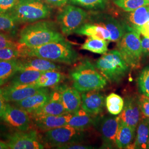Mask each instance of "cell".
I'll list each match as a JSON object with an SVG mask.
<instances>
[{
  "instance_id": "cell-1",
  "label": "cell",
  "mask_w": 149,
  "mask_h": 149,
  "mask_svg": "<svg viewBox=\"0 0 149 149\" xmlns=\"http://www.w3.org/2000/svg\"><path fill=\"white\" fill-rule=\"evenodd\" d=\"M24 57H37L55 63L72 65L79 59V55L72 46L65 40L47 43L36 47L22 46Z\"/></svg>"
},
{
  "instance_id": "cell-2",
  "label": "cell",
  "mask_w": 149,
  "mask_h": 149,
  "mask_svg": "<svg viewBox=\"0 0 149 149\" xmlns=\"http://www.w3.org/2000/svg\"><path fill=\"white\" fill-rule=\"evenodd\" d=\"M64 40V36L53 22L39 21L22 29L18 43L22 47L31 48Z\"/></svg>"
},
{
  "instance_id": "cell-3",
  "label": "cell",
  "mask_w": 149,
  "mask_h": 149,
  "mask_svg": "<svg viewBox=\"0 0 149 149\" xmlns=\"http://www.w3.org/2000/svg\"><path fill=\"white\" fill-rule=\"evenodd\" d=\"M72 86L81 93L100 90L107 85L106 79L90 60L81 61L70 72Z\"/></svg>"
},
{
  "instance_id": "cell-4",
  "label": "cell",
  "mask_w": 149,
  "mask_h": 149,
  "mask_svg": "<svg viewBox=\"0 0 149 149\" xmlns=\"http://www.w3.org/2000/svg\"><path fill=\"white\" fill-rule=\"evenodd\" d=\"M18 23L43 20L52 13V8L43 0H17L8 13Z\"/></svg>"
},
{
  "instance_id": "cell-5",
  "label": "cell",
  "mask_w": 149,
  "mask_h": 149,
  "mask_svg": "<svg viewBox=\"0 0 149 149\" xmlns=\"http://www.w3.org/2000/svg\"><path fill=\"white\" fill-rule=\"evenodd\" d=\"M96 68L107 80L118 83L126 76L129 66L118 50L103 54L96 61Z\"/></svg>"
},
{
  "instance_id": "cell-6",
  "label": "cell",
  "mask_w": 149,
  "mask_h": 149,
  "mask_svg": "<svg viewBox=\"0 0 149 149\" xmlns=\"http://www.w3.org/2000/svg\"><path fill=\"white\" fill-rule=\"evenodd\" d=\"M125 29L124 35L118 42V50L130 68H138L143 55L140 33L129 27Z\"/></svg>"
},
{
  "instance_id": "cell-7",
  "label": "cell",
  "mask_w": 149,
  "mask_h": 149,
  "mask_svg": "<svg viewBox=\"0 0 149 149\" xmlns=\"http://www.w3.org/2000/svg\"><path fill=\"white\" fill-rule=\"evenodd\" d=\"M88 17L85 10L74 6L66 5L59 12L57 22L63 34L69 36L84 24Z\"/></svg>"
},
{
  "instance_id": "cell-8",
  "label": "cell",
  "mask_w": 149,
  "mask_h": 149,
  "mask_svg": "<svg viewBox=\"0 0 149 149\" xmlns=\"http://www.w3.org/2000/svg\"><path fill=\"white\" fill-rule=\"evenodd\" d=\"M84 137V130L66 125L45 132L44 141L49 146L59 149L66 145L79 143Z\"/></svg>"
},
{
  "instance_id": "cell-9",
  "label": "cell",
  "mask_w": 149,
  "mask_h": 149,
  "mask_svg": "<svg viewBox=\"0 0 149 149\" xmlns=\"http://www.w3.org/2000/svg\"><path fill=\"white\" fill-rule=\"evenodd\" d=\"M9 149H42L44 145L36 130L18 131L8 136L7 143Z\"/></svg>"
},
{
  "instance_id": "cell-10",
  "label": "cell",
  "mask_w": 149,
  "mask_h": 149,
  "mask_svg": "<svg viewBox=\"0 0 149 149\" xmlns=\"http://www.w3.org/2000/svg\"><path fill=\"white\" fill-rule=\"evenodd\" d=\"M29 114L21 108L7 103L2 120L18 131H27L29 130L31 124Z\"/></svg>"
},
{
  "instance_id": "cell-11",
  "label": "cell",
  "mask_w": 149,
  "mask_h": 149,
  "mask_svg": "<svg viewBox=\"0 0 149 149\" xmlns=\"http://www.w3.org/2000/svg\"><path fill=\"white\" fill-rule=\"evenodd\" d=\"M120 122L119 116H107L97 119L95 125H98L104 148H112L116 146V137Z\"/></svg>"
},
{
  "instance_id": "cell-12",
  "label": "cell",
  "mask_w": 149,
  "mask_h": 149,
  "mask_svg": "<svg viewBox=\"0 0 149 149\" xmlns=\"http://www.w3.org/2000/svg\"><path fill=\"white\" fill-rule=\"evenodd\" d=\"M91 20L104 27L109 32V41L118 42L125 32L123 24L117 19L106 13L96 14L91 17Z\"/></svg>"
},
{
  "instance_id": "cell-13",
  "label": "cell",
  "mask_w": 149,
  "mask_h": 149,
  "mask_svg": "<svg viewBox=\"0 0 149 149\" xmlns=\"http://www.w3.org/2000/svg\"><path fill=\"white\" fill-rule=\"evenodd\" d=\"M143 116L139 104L138 97H127L122 111L119 115L120 120L129 125L136 128Z\"/></svg>"
},
{
  "instance_id": "cell-14",
  "label": "cell",
  "mask_w": 149,
  "mask_h": 149,
  "mask_svg": "<svg viewBox=\"0 0 149 149\" xmlns=\"http://www.w3.org/2000/svg\"><path fill=\"white\" fill-rule=\"evenodd\" d=\"M42 88L32 85L28 86L7 85L0 88L6 103H15L32 96Z\"/></svg>"
},
{
  "instance_id": "cell-15",
  "label": "cell",
  "mask_w": 149,
  "mask_h": 149,
  "mask_svg": "<svg viewBox=\"0 0 149 149\" xmlns=\"http://www.w3.org/2000/svg\"><path fill=\"white\" fill-rule=\"evenodd\" d=\"M68 113L63 103L59 91L56 88L50 93L49 98L43 106L33 112L31 117L60 116Z\"/></svg>"
},
{
  "instance_id": "cell-16",
  "label": "cell",
  "mask_w": 149,
  "mask_h": 149,
  "mask_svg": "<svg viewBox=\"0 0 149 149\" xmlns=\"http://www.w3.org/2000/svg\"><path fill=\"white\" fill-rule=\"evenodd\" d=\"M104 97L98 90L82 93L81 108L92 116L101 113L104 106Z\"/></svg>"
},
{
  "instance_id": "cell-17",
  "label": "cell",
  "mask_w": 149,
  "mask_h": 149,
  "mask_svg": "<svg viewBox=\"0 0 149 149\" xmlns=\"http://www.w3.org/2000/svg\"><path fill=\"white\" fill-rule=\"evenodd\" d=\"M64 107L68 113L74 114L80 109L81 105V96L80 92L74 87L68 85L57 86Z\"/></svg>"
},
{
  "instance_id": "cell-18",
  "label": "cell",
  "mask_w": 149,
  "mask_h": 149,
  "mask_svg": "<svg viewBox=\"0 0 149 149\" xmlns=\"http://www.w3.org/2000/svg\"><path fill=\"white\" fill-rule=\"evenodd\" d=\"M18 66L19 71L33 70L44 72L59 70L61 68L60 65L55 64V62L37 57H24L22 59H18Z\"/></svg>"
},
{
  "instance_id": "cell-19",
  "label": "cell",
  "mask_w": 149,
  "mask_h": 149,
  "mask_svg": "<svg viewBox=\"0 0 149 149\" xmlns=\"http://www.w3.org/2000/svg\"><path fill=\"white\" fill-rule=\"evenodd\" d=\"M72 114L66 113L60 116H43L32 117L33 122L39 130L46 132L49 130L66 125Z\"/></svg>"
},
{
  "instance_id": "cell-20",
  "label": "cell",
  "mask_w": 149,
  "mask_h": 149,
  "mask_svg": "<svg viewBox=\"0 0 149 149\" xmlns=\"http://www.w3.org/2000/svg\"><path fill=\"white\" fill-rule=\"evenodd\" d=\"M50 93L47 88H42L34 95L14 103L15 105L27 111L29 114L37 111L48 101Z\"/></svg>"
},
{
  "instance_id": "cell-21",
  "label": "cell",
  "mask_w": 149,
  "mask_h": 149,
  "mask_svg": "<svg viewBox=\"0 0 149 149\" xmlns=\"http://www.w3.org/2000/svg\"><path fill=\"white\" fill-rule=\"evenodd\" d=\"M149 21V6H144L129 13L125 17V21L123 22L125 27L132 28L139 33L141 27Z\"/></svg>"
},
{
  "instance_id": "cell-22",
  "label": "cell",
  "mask_w": 149,
  "mask_h": 149,
  "mask_svg": "<svg viewBox=\"0 0 149 149\" xmlns=\"http://www.w3.org/2000/svg\"><path fill=\"white\" fill-rule=\"evenodd\" d=\"M136 128L120 120L116 137V146L119 149H133Z\"/></svg>"
},
{
  "instance_id": "cell-23",
  "label": "cell",
  "mask_w": 149,
  "mask_h": 149,
  "mask_svg": "<svg viewBox=\"0 0 149 149\" xmlns=\"http://www.w3.org/2000/svg\"><path fill=\"white\" fill-rule=\"evenodd\" d=\"M74 33L88 37L109 40L110 34L106 29L97 23H85Z\"/></svg>"
},
{
  "instance_id": "cell-24",
  "label": "cell",
  "mask_w": 149,
  "mask_h": 149,
  "mask_svg": "<svg viewBox=\"0 0 149 149\" xmlns=\"http://www.w3.org/2000/svg\"><path fill=\"white\" fill-rule=\"evenodd\" d=\"M133 149H147L149 137V119L141 118L136 127Z\"/></svg>"
},
{
  "instance_id": "cell-25",
  "label": "cell",
  "mask_w": 149,
  "mask_h": 149,
  "mask_svg": "<svg viewBox=\"0 0 149 149\" xmlns=\"http://www.w3.org/2000/svg\"><path fill=\"white\" fill-rule=\"evenodd\" d=\"M96 120L97 119L93 117V116L87 113L81 108L72 114V116L67 125L77 129L84 130L92 125H95Z\"/></svg>"
},
{
  "instance_id": "cell-26",
  "label": "cell",
  "mask_w": 149,
  "mask_h": 149,
  "mask_svg": "<svg viewBox=\"0 0 149 149\" xmlns=\"http://www.w3.org/2000/svg\"><path fill=\"white\" fill-rule=\"evenodd\" d=\"M43 72L33 70L19 71L12 78L8 85L19 86L34 85Z\"/></svg>"
},
{
  "instance_id": "cell-27",
  "label": "cell",
  "mask_w": 149,
  "mask_h": 149,
  "mask_svg": "<svg viewBox=\"0 0 149 149\" xmlns=\"http://www.w3.org/2000/svg\"><path fill=\"white\" fill-rule=\"evenodd\" d=\"M18 71V59L0 60V87L7 83Z\"/></svg>"
},
{
  "instance_id": "cell-28",
  "label": "cell",
  "mask_w": 149,
  "mask_h": 149,
  "mask_svg": "<svg viewBox=\"0 0 149 149\" xmlns=\"http://www.w3.org/2000/svg\"><path fill=\"white\" fill-rule=\"evenodd\" d=\"M64 75L58 70H49L43 72L34 84L40 88H47L58 85L64 79Z\"/></svg>"
},
{
  "instance_id": "cell-29",
  "label": "cell",
  "mask_w": 149,
  "mask_h": 149,
  "mask_svg": "<svg viewBox=\"0 0 149 149\" xmlns=\"http://www.w3.org/2000/svg\"><path fill=\"white\" fill-rule=\"evenodd\" d=\"M108 45L107 40L89 37L82 45L81 49L94 53L104 54L108 51Z\"/></svg>"
},
{
  "instance_id": "cell-30",
  "label": "cell",
  "mask_w": 149,
  "mask_h": 149,
  "mask_svg": "<svg viewBox=\"0 0 149 149\" xmlns=\"http://www.w3.org/2000/svg\"><path fill=\"white\" fill-rule=\"evenodd\" d=\"M106 106L108 111L113 116L119 114L122 111L124 101L122 97L112 93L107 97Z\"/></svg>"
},
{
  "instance_id": "cell-31",
  "label": "cell",
  "mask_w": 149,
  "mask_h": 149,
  "mask_svg": "<svg viewBox=\"0 0 149 149\" xmlns=\"http://www.w3.org/2000/svg\"><path fill=\"white\" fill-rule=\"evenodd\" d=\"M115 5L126 12H132L144 6H149V0H113Z\"/></svg>"
},
{
  "instance_id": "cell-32",
  "label": "cell",
  "mask_w": 149,
  "mask_h": 149,
  "mask_svg": "<svg viewBox=\"0 0 149 149\" xmlns=\"http://www.w3.org/2000/svg\"><path fill=\"white\" fill-rule=\"evenodd\" d=\"M18 23L8 13L0 12V32L14 31Z\"/></svg>"
},
{
  "instance_id": "cell-33",
  "label": "cell",
  "mask_w": 149,
  "mask_h": 149,
  "mask_svg": "<svg viewBox=\"0 0 149 149\" xmlns=\"http://www.w3.org/2000/svg\"><path fill=\"white\" fill-rule=\"evenodd\" d=\"M138 85L141 94L149 97V66L144 68L139 75Z\"/></svg>"
},
{
  "instance_id": "cell-34",
  "label": "cell",
  "mask_w": 149,
  "mask_h": 149,
  "mask_svg": "<svg viewBox=\"0 0 149 149\" xmlns=\"http://www.w3.org/2000/svg\"><path fill=\"white\" fill-rule=\"evenodd\" d=\"M71 1L87 9L99 10L106 7L108 0H71Z\"/></svg>"
},
{
  "instance_id": "cell-35",
  "label": "cell",
  "mask_w": 149,
  "mask_h": 149,
  "mask_svg": "<svg viewBox=\"0 0 149 149\" xmlns=\"http://www.w3.org/2000/svg\"><path fill=\"white\" fill-rule=\"evenodd\" d=\"M23 57L20 49H0V60L19 59Z\"/></svg>"
},
{
  "instance_id": "cell-36",
  "label": "cell",
  "mask_w": 149,
  "mask_h": 149,
  "mask_svg": "<svg viewBox=\"0 0 149 149\" xmlns=\"http://www.w3.org/2000/svg\"><path fill=\"white\" fill-rule=\"evenodd\" d=\"M5 48L19 49V46L7 36L0 32V49Z\"/></svg>"
},
{
  "instance_id": "cell-37",
  "label": "cell",
  "mask_w": 149,
  "mask_h": 149,
  "mask_svg": "<svg viewBox=\"0 0 149 149\" xmlns=\"http://www.w3.org/2000/svg\"><path fill=\"white\" fill-rule=\"evenodd\" d=\"M139 104L141 111L145 117L149 119V97L144 95L138 97Z\"/></svg>"
},
{
  "instance_id": "cell-38",
  "label": "cell",
  "mask_w": 149,
  "mask_h": 149,
  "mask_svg": "<svg viewBox=\"0 0 149 149\" xmlns=\"http://www.w3.org/2000/svg\"><path fill=\"white\" fill-rule=\"evenodd\" d=\"M17 0H0V12L9 13L15 7Z\"/></svg>"
},
{
  "instance_id": "cell-39",
  "label": "cell",
  "mask_w": 149,
  "mask_h": 149,
  "mask_svg": "<svg viewBox=\"0 0 149 149\" xmlns=\"http://www.w3.org/2000/svg\"><path fill=\"white\" fill-rule=\"evenodd\" d=\"M43 1L47 4L53 6L55 7H58L64 6L71 1V0H43Z\"/></svg>"
},
{
  "instance_id": "cell-40",
  "label": "cell",
  "mask_w": 149,
  "mask_h": 149,
  "mask_svg": "<svg viewBox=\"0 0 149 149\" xmlns=\"http://www.w3.org/2000/svg\"><path fill=\"white\" fill-rule=\"evenodd\" d=\"M59 149H93V147L87 145H83L79 143L66 145L60 147Z\"/></svg>"
},
{
  "instance_id": "cell-41",
  "label": "cell",
  "mask_w": 149,
  "mask_h": 149,
  "mask_svg": "<svg viewBox=\"0 0 149 149\" xmlns=\"http://www.w3.org/2000/svg\"><path fill=\"white\" fill-rule=\"evenodd\" d=\"M141 39L143 54L149 57V38L144 37Z\"/></svg>"
},
{
  "instance_id": "cell-42",
  "label": "cell",
  "mask_w": 149,
  "mask_h": 149,
  "mask_svg": "<svg viewBox=\"0 0 149 149\" xmlns=\"http://www.w3.org/2000/svg\"><path fill=\"white\" fill-rule=\"evenodd\" d=\"M6 102L5 101L3 96L2 95V92L0 89V121L2 120L3 115L4 114L5 109Z\"/></svg>"
},
{
  "instance_id": "cell-43",
  "label": "cell",
  "mask_w": 149,
  "mask_h": 149,
  "mask_svg": "<svg viewBox=\"0 0 149 149\" xmlns=\"http://www.w3.org/2000/svg\"><path fill=\"white\" fill-rule=\"evenodd\" d=\"M139 33L141 34L143 37L149 38V21L141 27L139 31Z\"/></svg>"
},
{
  "instance_id": "cell-44",
  "label": "cell",
  "mask_w": 149,
  "mask_h": 149,
  "mask_svg": "<svg viewBox=\"0 0 149 149\" xmlns=\"http://www.w3.org/2000/svg\"><path fill=\"white\" fill-rule=\"evenodd\" d=\"M9 149V147L7 144L2 141L0 140V149Z\"/></svg>"
},
{
  "instance_id": "cell-45",
  "label": "cell",
  "mask_w": 149,
  "mask_h": 149,
  "mask_svg": "<svg viewBox=\"0 0 149 149\" xmlns=\"http://www.w3.org/2000/svg\"><path fill=\"white\" fill-rule=\"evenodd\" d=\"M147 149H149V140H148V146H147Z\"/></svg>"
}]
</instances>
